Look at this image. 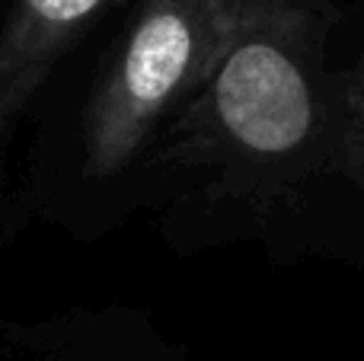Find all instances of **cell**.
Instances as JSON below:
<instances>
[{
  "mask_svg": "<svg viewBox=\"0 0 364 361\" xmlns=\"http://www.w3.org/2000/svg\"><path fill=\"white\" fill-rule=\"evenodd\" d=\"M220 0H151L87 125V173L112 176L138 153L157 115L198 74L218 29Z\"/></svg>",
  "mask_w": 364,
  "mask_h": 361,
  "instance_id": "cell-1",
  "label": "cell"
},
{
  "mask_svg": "<svg viewBox=\"0 0 364 361\" xmlns=\"http://www.w3.org/2000/svg\"><path fill=\"white\" fill-rule=\"evenodd\" d=\"M23 4L32 6L36 13H42V16H48L51 23L77 29L102 0H23Z\"/></svg>",
  "mask_w": 364,
  "mask_h": 361,
  "instance_id": "cell-3",
  "label": "cell"
},
{
  "mask_svg": "<svg viewBox=\"0 0 364 361\" xmlns=\"http://www.w3.org/2000/svg\"><path fill=\"white\" fill-rule=\"evenodd\" d=\"M214 106L224 128L259 153H284L310 131L314 106L301 70L272 42L233 45L214 77Z\"/></svg>",
  "mask_w": 364,
  "mask_h": 361,
  "instance_id": "cell-2",
  "label": "cell"
}]
</instances>
